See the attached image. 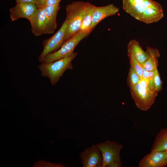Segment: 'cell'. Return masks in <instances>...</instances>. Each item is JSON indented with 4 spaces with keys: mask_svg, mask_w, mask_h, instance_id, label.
<instances>
[{
    "mask_svg": "<svg viewBox=\"0 0 167 167\" xmlns=\"http://www.w3.org/2000/svg\"><path fill=\"white\" fill-rule=\"evenodd\" d=\"M78 54L75 52L71 56L49 63L41 62L38 66L41 75L48 78L51 84L55 85L66 70L72 69L71 62Z\"/></svg>",
    "mask_w": 167,
    "mask_h": 167,
    "instance_id": "6da1fadb",
    "label": "cell"
},
{
    "mask_svg": "<svg viewBox=\"0 0 167 167\" xmlns=\"http://www.w3.org/2000/svg\"><path fill=\"white\" fill-rule=\"evenodd\" d=\"M84 2L82 1H73L66 7V18L68 21L64 38L66 41L80 30Z\"/></svg>",
    "mask_w": 167,
    "mask_h": 167,
    "instance_id": "7a4b0ae2",
    "label": "cell"
},
{
    "mask_svg": "<svg viewBox=\"0 0 167 167\" xmlns=\"http://www.w3.org/2000/svg\"><path fill=\"white\" fill-rule=\"evenodd\" d=\"M91 32L79 31L67 40L57 51L47 54L43 61L49 63L58 60L70 57L74 53V50L79 42L88 36Z\"/></svg>",
    "mask_w": 167,
    "mask_h": 167,
    "instance_id": "3957f363",
    "label": "cell"
},
{
    "mask_svg": "<svg viewBox=\"0 0 167 167\" xmlns=\"http://www.w3.org/2000/svg\"><path fill=\"white\" fill-rule=\"evenodd\" d=\"M96 145L103 157L102 167H122L120 152L123 148L122 144L108 140Z\"/></svg>",
    "mask_w": 167,
    "mask_h": 167,
    "instance_id": "277c9868",
    "label": "cell"
},
{
    "mask_svg": "<svg viewBox=\"0 0 167 167\" xmlns=\"http://www.w3.org/2000/svg\"><path fill=\"white\" fill-rule=\"evenodd\" d=\"M130 89L131 97L136 107L144 111H147L151 108L158 93L150 87L141 86L139 83Z\"/></svg>",
    "mask_w": 167,
    "mask_h": 167,
    "instance_id": "5b68a950",
    "label": "cell"
},
{
    "mask_svg": "<svg viewBox=\"0 0 167 167\" xmlns=\"http://www.w3.org/2000/svg\"><path fill=\"white\" fill-rule=\"evenodd\" d=\"M68 21L66 18L58 30L52 36L43 41V49L38 57L40 62L43 61L47 54L56 51L65 42L64 38Z\"/></svg>",
    "mask_w": 167,
    "mask_h": 167,
    "instance_id": "8992f818",
    "label": "cell"
},
{
    "mask_svg": "<svg viewBox=\"0 0 167 167\" xmlns=\"http://www.w3.org/2000/svg\"><path fill=\"white\" fill-rule=\"evenodd\" d=\"M79 154L83 167H102L103 157L96 144H92Z\"/></svg>",
    "mask_w": 167,
    "mask_h": 167,
    "instance_id": "52a82bcc",
    "label": "cell"
},
{
    "mask_svg": "<svg viewBox=\"0 0 167 167\" xmlns=\"http://www.w3.org/2000/svg\"><path fill=\"white\" fill-rule=\"evenodd\" d=\"M156 2L152 0H122V7L126 13L140 21L143 10Z\"/></svg>",
    "mask_w": 167,
    "mask_h": 167,
    "instance_id": "ba28073f",
    "label": "cell"
},
{
    "mask_svg": "<svg viewBox=\"0 0 167 167\" xmlns=\"http://www.w3.org/2000/svg\"><path fill=\"white\" fill-rule=\"evenodd\" d=\"M37 8L36 4L33 3H17L14 6L10 9V18L12 21L21 18L28 20Z\"/></svg>",
    "mask_w": 167,
    "mask_h": 167,
    "instance_id": "9c48e42d",
    "label": "cell"
},
{
    "mask_svg": "<svg viewBox=\"0 0 167 167\" xmlns=\"http://www.w3.org/2000/svg\"><path fill=\"white\" fill-rule=\"evenodd\" d=\"M45 7L38 8L34 14L29 19L31 30L36 36H40L44 34L45 22Z\"/></svg>",
    "mask_w": 167,
    "mask_h": 167,
    "instance_id": "30bf717a",
    "label": "cell"
},
{
    "mask_svg": "<svg viewBox=\"0 0 167 167\" xmlns=\"http://www.w3.org/2000/svg\"><path fill=\"white\" fill-rule=\"evenodd\" d=\"M119 11V8L113 4L96 6L94 12L90 30L92 32L102 20L109 16L114 15Z\"/></svg>",
    "mask_w": 167,
    "mask_h": 167,
    "instance_id": "8fae6325",
    "label": "cell"
},
{
    "mask_svg": "<svg viewBox=\"0 0 167 167\" xmlns=\"http://www.w3.org/2000/svg\"><path fill=\"white\" fill-rule=\"evenodd\" d=\"M164 16L163 10L158 2L145 9L142 12L140 21L147 24L157 22Z\"/></svg>",
    "mask_w": 167,
    "mask_h": 167,
    "instance_id": "7c38bea8",
    "label": "cell"
},
{
    "mask_svg": "<svg viewBox=\"0 0 167 167\" xmlns=\"http://www.w3.org/2000/svg\"><path fill=\"white\" fill-rule=\"evenodd\" d=\"M166 151L167 150L150 152L141 160L139 167H163L164 160Z\"/></svg>",
    "mask_w": 167,
    "mask_h": 167,
    "instance_id": "4fadbf2b",
    "label": "cell"
},
{
    "mask_svg": "<svg viewBox=\"0 0 167 167\" xmlns=\"http://www.w3.org/2000/svg\"><path fill=\"white\" fill-rule=\"evenodd\" d=\"M44 7L46 16L44 34H52L57 27L56 18L60 6L48 5Z\"/></svg>",
    "mask_w": 167,
    "mask_h": 167,
    "instance_id": "5bb4252c",
    "label": "cell"
},
{
    "mask_svg": "<svg viewBox=\"0 0 167 167\" xmlns=\"http://www.w3.org/2000/svg\"><path fill=\"white\" fill-rule=\"evenodd\" d=\"M127 47L128 54L132 55L142 66L148 58L147 52L143 49L139 43L135 39L131 40Z\"/></svg>",
    "mask_w": 167,
    "mask_h": 167,
    "instance_id": "9a60e30c",
    "label": "cell"
},
{
    "mask_svg": "<svg viewBox=\"0 0 167 167\" xmlns=\"http://www.w3.org/2000/svg\"><path fill=\"white\" fill-rule=\"evenodd\" d=\"M96 6L89 2H84L82 21L79 31L91 32L90 28Z\"/></svg>",
    "mask_w": 167,
    "mask_h": 167,
    "instance_id": "2e32d148",
    "label": "cell"
},
{
    "mask_svg": "<svg viewBox=\"0 0 167 167\" xmlns=\"http://www.w3.org/2000/svg\"><path fill=\"white\" fill-rule=\"evenodd\" d=\"M146 51L148 54L149 57L142 67L147 71H153L157 68L158 58L160 56V52L156 48H153L149 46L147 47Z\"/></svg>",
    "mask_w": 167,
    "mask_h": 167,
    "instance_id": "e0dca14e",
    "label": "cell"
},
{
    "mask_svg": "<svg viewBox=\"0 0 167 167\" xmlns=\"http://www.w3.org/2000/svg\"><path fill=\"white\" fill-rule=\"evenodd\" d=\"M167 150V129L160 130L156 136L150 152Z\"/></svg>",
    "mask_w": 167,
    "mask_h": 167,
    "instance_id": "ac0fdd59",
    "label": "cell"
},
{
    "mask_svg": "<svg viewBox=\"0 0 167 167\" xmlns=\"http://www.w3.org/2000/svg\"><path fill=\"white\" fill-rule=\"evenodd\" d=\"M140 79L134 69L130 66L127 78V83L129 87H133L137 84Z\"/></svg>",
    "mask_w": 167,
    "mask_h": 167,
    "instance_id": "d6986e66",
    "label": "cell"
},
{
    "mask_svg": "<svg viewBox=\"0 0 167 167\" xmlns=\"http://www.w3.org/2000/svg\"><path fill=\"white\" fill-rule=\"evenodd\" d=\"M128 56L130 66H132L139 76L140 79L142 78L143 68L137 62L133 56L131 54H128Z\"/></svg>",
    "mask_w": 167,
    "mask_h": 167,
    "instance_id": "ffe728a7",
    "label": "cell"
},
{
    "mask_svg": "<svg viewBox=\"0 0 167 167\" xmlns=\"http://www.w3.org/2000/svg\"><path fill=\"white\" fill-rule=\"evenodd\" d=\"M154 70L152 71H148L143 68L142 78L148 80L149 82L150 88L152 90L155 91L154 83Z\"/></svg>",
    "mask_w": 167,
    "mask_h": 167,
    "instance_id": "44dd1931",
    "label": "cell"
},
{
    "mask_svg": "<svg viewBox=\"0 0 167 167\" xmlns=\"http://www.w3.org/2000/svg\"><path fill=\"white\" fill-rule=\"evenodd\" d=\"M154 83L155 91L159 93L162 89V81L157 68L154 71Z\"/></svg>",
    "mask_w": 167,
    "mask_h": 167,
    "instance_id": "7402d4cb",
    "label": "cell"
},
{
    "mask_svg": "<svg viewBox=\"0 0 167 167\" xmlns=\"http://www.w3.org/2000/svg\"><path fill=\"white\" fill-rule=\"evenodd\" d=\"M34 167H64L61 164H55L48 162L45 161H40L36 162Z\"/></svg>",
    "mask_w": 167,
    "mask_h": 167,
    "instance_id": "603a6c76",
    "label": "cell"
},
{
    "mask_svg": "<svg viewBox=\"0 0 167 167\" xmlns=\"http://www.w3.org/2000/svg\"><path fill=\"white\" fill-rule=\"evenodd\" d=\"M61 0H48L46 4V6H57L59 5V3Z\"/></svg>",
    "mask_w": 167,
    "mask_h": 167,
    "instance_id": "cb8c5ba5",
    "label": "cell"
},
{
    "mask_svg": "<svg viewBox=\"0 0 167 167\" xmlns=\"http://www.w3.org/2000/svg\"><path fill=\"white\" fill-rule=\"evenodd\" d=\"M36 5L38 8L44 7L46 6V4L48 0H36Z\"/></svg>",
    "mask_w": 167,
    "mask_h": 167,
    "instance_id": "d4e9b609",
    "label": "cell"
},
{
    "mask_svg": "<svg viewBox=\"0 0 167 167\" xmlns=\"http://www.w3.org/2000/svg\"><path fill=\"white\" fill-rule=\"evenodd\" d=\"M16 3L24 2H31L36 4V0H15Z\"/></svg>",
    "mask_w": 167,
    "mask_h": 167,
    "instance_id": "484cf974",
    "label": "cell"
},
{
    "mask_svg": "<svg viewBox=\"0 0 167 167\" xmlns=\"http://www.w3.org/2000/svg\"><path fill=\"white\" fill-rule=\"evenodd\" d=\"M167 165V150L166 153L165 155L164 162H163V167Z\"/></svg>",
    "mask_w": 167,
    "mask_h": 167,
    "instance_id": "4316f807",
    "label": "cell"
}]
</instances>
